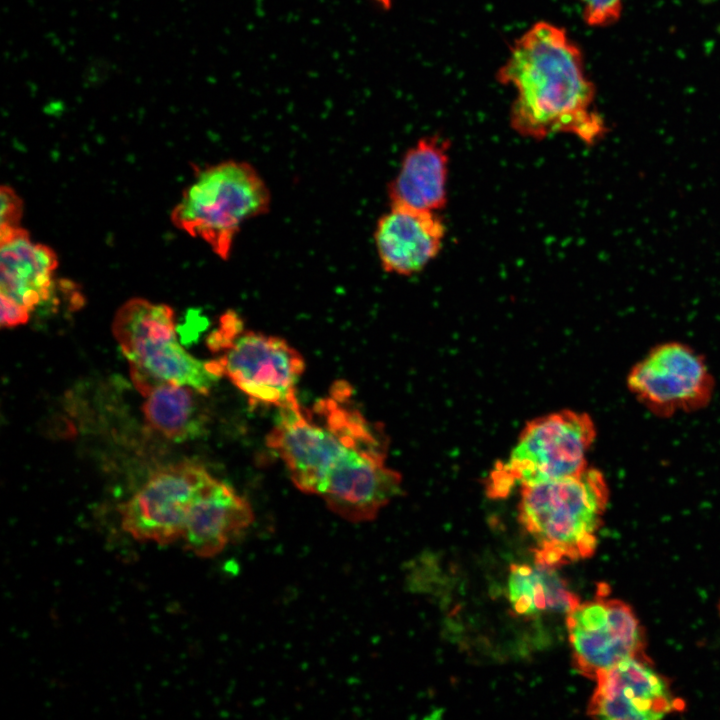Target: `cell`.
<instances>
[{"label":"cell","instance_id":"ac0fdd59","mask_svg":"<svg viewBox=\"0 0 720 720\" xmlns=\"http://www.w3.org/2000/svg\"><path fill=\"white\" fill-rule=\"evenodd\" d=\"M586 24L604 27L615 23L621 16L623 0H578Z\"/></svg>","mask_w":720,"mask_h":720},{"label":"cell","instance_id":"d6986e66","mask_svg":"<svg viewBox=\"0 0 720 720\" xmlns=\"http://www.w3.org/2000/svg\"><path fill=\"white\" fill-rule=\"evenodd\" d=\"M1 195V226L0 229L20 227L23 214V201L16 192L7 185H2Z\"/></svg>","mask_w":720,"mask_h":720},{"label":"cell","instance_id":"277c9868","mask_svg":"<svg viewBox=\"0 0 720 720\" xmlns=\"http://www.w3.org/2000/svg\"><path fill=\"white\" fill-rule=\"evenodd\" d=\"M112 332L128 359L133 383L144 396L162 383L207 394L223 376L218 359L201 361L180 346L174 311L166 304L129 299L116 312Z\"/></svg>","mask_w":720,"mask_h":720},{"label":"cell","instance_id":"7a4b0ae2","mask_svg":"<svg viewBox=\"0 0 720 720\" xmlns=\"http://www.w3.org/2000/svg\"><path fill=\"white\" fill-rule=\"evenodd\" d=\"M496 78L515 89L510 123L521 136L540 140L567 133L591 145L605 135L583 54L562 27L533 24L514 41Z\"/></svg>","mask_w":720,"mask_h":720},{"label":"cell","instance_id":"44dd1931","mask_svg":"<svg viewBox=\"0 0 720 720\" xmlns=\"http://www.w3.org/2000/svg\"><path fill=\"white\" fill-rule=\"evenodd\" d=\"M383 9H389L391 7V0H373Z\"/></svg>","mask_w":720,"mask_h":720},{"label":"cell","instance_id":"5bb4252c","mask_svg":"<svg viewBox=\"0 0 720 720\" xmlns=\"http://www.w3.org/2000/svg\"><path fill=\"white\" fill-rule=\"evenodd\" d=\"M248 501L223 482L215 481L194 503L182 539L202 558L219 554L253 522Z\"/></svg>","mask_w":720,"mask_h":720},{"label":"cell","instance_id":"ffe728a7","mask_svg":"<svg viewBox=\"0 0 720 720\" xmlns=\"http://www.w3.org/2000/svg\"><path fill=\"white\" fill-rule=\"evenodd\" d=\"M2 328H13L25 324L30 317L31 311L12 299L0 295Z\"/></svg>","mask_w":720,"mask_h":720},{"label":"cell","instance_id":"3957f363","mask_svg":"<svg viewBox=\"0 0 720 720\" xmlns=\"http://www.w3.org/2000/svg\"><path fill=\"white\" fill-rule=\"evenodd\" d=\"M520 488L518 520L536 544V562L557 569L593 555L609 497L599 470Z\"/></svg>","mask_w":720,"mask_h":720},{"label":"cell","instance_id":"30bf717a","mask_svg":"<svg viewBox=\"0 0 720 720\" xmlns=\"http://www.w3.org/2000/svg\"><path fill=\"white\" fill-rule=\"evenodd\" d=\"M627 384L642 404L661 415L702 408L714 385L701 355L676 342L652 349L631 369Z\"/></svg>","mask_w":720,"mask_h":720},{"label":"cell","instance_id":"9c48e42d","mask_svg":"<svg viewBox=\"0 0 720 720\" xmlns=\"http://www.w3.org/2000/svg\"><path fill=\"white\" fill-rule=\"evenodd\" d=\"M214 481L191 461L161 468L119 506L122 528L136 540L160 545L181 539L194 503Z\"/></svg>","mask_w":720,"mask_h":720},{"label":"cell","instance_id":"9a60e30c","mask_svg":"<svg viewBox=\"0 0 720 720\" xmlns=\"http://www.w3.org/2000/svg\"><path fill=\"white\" fill-rule=\"evenodd\" d=\"M450 143L439 135L417 141L388 185L390 205L437 212L447 202Z\"/></svg>","mask_w":720,"mask_h":720},{"label":"cell","instance_id":"5b68a950","mask_svg":"<svg viewBox=\"0 0 720 720\" xmlns=\"http://www.w3.org/2000/svg\"><path fill=\"white\" fill-rule=\"evenodd\" d=\"M270 203L258 171L247 162L228 160L199 170L172 210L171 221L226 260L241 226L266 214Z\"/></svg>","mask_w":720,"mask_h":720},{"label":"cell","instance_id":"4fadbf2b","mask_svg":"<svg viewBox=\"0 0 720 720\" xmlns=\"http://www.w3.org/2000/svg\"><path fill=\"white\" fill-rule=\"evenodd\" d=\"M57 266L55 251L32 242L24 228L0 230V295L32 312L52 296Z\"/></svg>","mask_w":720,"mask_h":720},{"label":"cell","instance_id":"52a82bcc","mask_svg":"<svg viewBox=\"0 0 720 720\" xmlns=\"http://www.w3.org/2000/svg\"><path fill=\"white\" fill-rule=\"evenodd\" d=\"M208 346L216 352L224 351L218 358L223 375L251 402L279 409L298 402L296 384L305 363L284 339L245 331L240 317L229 311L208 337Z\"/></svg>","mask_w":720,"mask_h":720},{"label":"cell","instance_id":"6da1fadb","mask_svg":"<svg viewBox=\"0 0 720 720\" xmlns=\"http://www.w3.org/2000/svg\"><path fill=\"white\" fill-rule=\"evenodd\" d=\"M351 388L337 384L312 410L298 402L280 408L267 437L285 463L295 486L327 504L353 499L387 472V438L351 407Z\"/></svg>","mask_w":720,"mask_h":720},{"label":"cell","instance_id":"2e32d148","mask_svg":"<svg viewBox=\"0 0 720 720\" xmlns=\"http://www.w3.org/2000/svg\"><path fill=\"white\" fill-rule=\"evenodd\" d=\"M507 593L513 611L526 617L545 612L569 614L580 604L556 568L536 561L534 565H511Z\"/></svg>","mask_w":720,"mask_h":720},{"label":"cell","instance_id":"8fae6325","mask_svg":"<svg viewBox=\"0 0 720 720\" xmlns=\"http://www.w3.org/2000/svg\"><path fill=\"white\" fill-rule=\"evenodd\" d=\"M587 714L606 720H655L684 708L670 682L647 655L627 658L599 673Z\"/></svg>","mask_w":720,"mask_h":720},{"label":"cell","instance_id":"e0dca14e","mask_svg":"<svg viewBox=\"0 0 720 720\" xmlns=\"http://www.w3.org/2000/svg\"><path fill=\"white\" fill-rule=\"evenodd\" d=\"M199 394L189 386L159 384L145 396V419L153 429L168 439H192L203 431L206 422Z\"/></svg>","mask_w":720,"mask_h":720},{"label":"cell","instance_id":"ba28073f","mask_svg":"<svg viewBox=\"0 0 720 720\" xmlns=\"http://www.w3.org/2000/svg\"><path fill=\"white\" fill-rule=\"evenodd\" d=\"M597 592L566 619L572 664L593 680L627 658L646 655L645 632L631 606L609 598L607 585H599Z\"/></svg>","mask_w":720,"mask_h":720},{"label":"cell","instance_id":"8992f818","mask_svg":"<svg viewBox=\"0 0 720 720\" xmlns=\"http://www.w3.org/2000/svg\"><path fill=\"white\" fill-rule=\"evenodd\" d=\"M592 418L584 412L561 410L529 421L508 457L490 471L487 495L503 498L513 488L579 473L595 440Z\"/></svg>","mask_w":720,"mask_h":720},{"label":"cell","instance_id":"7c38bea8","mask_svg":"<svg viewBox=\"0 0 720 720\" xmlns=\"http://www.w3.org/2000/svg\"><path fill=\"white\" fill-rule=\"evenodd\" d=\"M444 236L437 212L390 205L377 221L374 241L384 271L410 276L438 255Z\"/></svg>","mask_w":720,"mask_h":720}]
</instances>
